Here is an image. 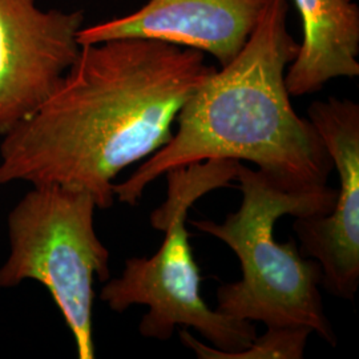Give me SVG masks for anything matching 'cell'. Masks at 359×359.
<instances>
[{
  "label": "cell",
  "mask_w": 359,
  "mask_h": 359,
  "mask_svg": "<svg viewBox=\"0 0 359 359\" xmlns=\"http://www.w3.org/2000/svg\"><path fill=\"white\" fill-rule=\"evenodd\" d=\"M287 11V0H269L241 52L184 104L167 145L114 185L120 203L136 205L168 170L212 158L253 163L293 192L327 187L333 161L313 124L297 115L285 83L299 48Z\"/></svg>",
  "instance_id": "cell-2"
},
{
  "label": "cell",
  "mask_w": 359,
  "mask_h": 359,
  "mask_svg": "<svg viewBox=\"0 0 359 359\" xmlns=\"http://www.w3.org/2000/svg\"><path fill=\"white\" fill-rule=\"evenodd\" d=\"M269 0H148L121 18L83 27L80 46L112 39L163 40L229 65L255 32Z\"/></svg>",
  "instance_id": "cell-8"
},
{
  "label": "cell",
  "mask_w": 359,
  "mask_h": 359,
  "mask_svg": "<svg viewBox=\"0 0 359 359\" xmlns=\"http://www.w3.org/2000/svg\"><path fill=\"white\" fill-rule=\"evenodd\" d=\"M216 69L205 53L156 39L81 46L47 100L1 136L0 187L55 184L111 208L116 176L167 145L181 108Z\"/></svg>",
  "instance_id": "cell-1"
},
{
  "label": "cell",
  "mask_w": 359,
  "mask_h": 359,
  "mask_svg": "<svg viewBox=\"0 0 359 359\" xmlns=\"http://www.w3.org/2000/svg\"><path fill=\"white\" fill-rule=\"evenodd\" d=\"M83 11L0 0V136L47 100L80 52Z\"/></svg>",
  "instance_id": "cell-7"
},
{
  "label": "cell",
  "mask_w": 359,
  "mask_h": 359,
  "mask_svg": "<svg viewBox=\"0 0 359 359\" xmlns=\"http://www.w3.org/2000/svg\"><path fill=\"white\" fill-rule=\"evenodd\" d=\"M34 188L8 215L10 255L0 287L34 280L47 287L76 344L77 357L95 358L93 280H109V250L95 231L90 193L62 185Z\"/></svg>",
  "instance_id": "cell-5"
},
{
  "label": "cell",
  "mask_w": 359,
  "mask_h": 359,
  "mask_svg": "<svg viewBox=\"0 0 359 359\" xmlns=\"http://www.w3.org/2000/svg\"><path fill=\"white\" fill-rule=\"evenodd\" d=\"M308 120L338 172L339 188L327 216L297 218L293 229L301 255L320 264L323 289L353 301L359 286V105L332 96L310 104Z\"/></svg>",
  "instance_id": "cell-6"
},
{
  "label": "cell",
  "mask_w": 359,
  "mask_h": 359,
  "mask_svg": "<svg viewBox=\"0 0 359 359\" xmlns=\"http://www.w3.org/2000/svg\"><path fill=\"white\" fill-rule=\"evenodd\" d=\"M304 38L285 76L290 96L321 90L359 75V8L353 0H293Z\"/></svg>",
  "instance_id": "cell-9"
},
{
  "label": "cell",
  "mask_w": 359,
  "mask_h": 359,
  "mask_svg": "<svg viewBox=\"0 0 359 359\" xmlns=\"http://www.w3.org/2000/svg\"><path fill=\"white\" fill-rule=\"evenodd\" d=\"M311 334L310 329L301 326H271L264 335H257L246 348L236 353L201 344L188 329L180 330V339L200 359H301Z\"/></svg>",
  "instance_id": "cell-10"
},
{
  "label": "cell",
  "mask_w": 359,
  "mask_h": 359,
  "mask_svg": "<svg viewBox=\"0 0 359 359\" xmlns=\"http://www.w3.org/2000/svg\"><path fill=\"white\" fill-rule=\"evenodd\" d=\"M238 163L212 158L168 170L167 200L149 218L154 229L165 233L163 244L154 256L128 258L123 273L104 285L100 299L116 313L135 305L148 308L139 325L142 337L168 341L176 327H192L225 353L241 351L256 338L253 322L231 318L206 305L187 229L191 206L206 193L236 181Z\"/></svg>",
  "instance_id": "cell-4"
},
{
  "label": "cell",
  "mask_w": 359,
  "mask_h": 359,
  "mask_svg": "<svg viewBox=\"0 0 359 359\" xmlns=\"http://www.w3.org/2000/svg\"><path fill=\"white\" fill-rule=\"evenodd\" d=\"M236 181L243 192L237 212L222 222L192 221L198 231L228 245L241 264V280L218 287L216 310L236 320L261 322L266 327H308L335 346L337 337L322 302L320 264L302 256L294 238L277 243L274 225L283 216H327L333 210L337 189L287 191L241 161Z\"/></svg>",
  "instance_id": "cell-3"
}]
</instances>
